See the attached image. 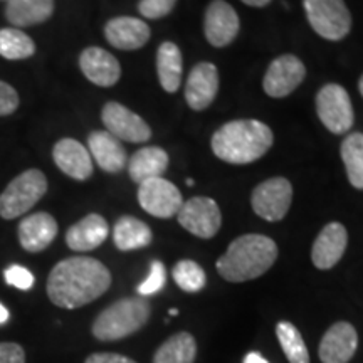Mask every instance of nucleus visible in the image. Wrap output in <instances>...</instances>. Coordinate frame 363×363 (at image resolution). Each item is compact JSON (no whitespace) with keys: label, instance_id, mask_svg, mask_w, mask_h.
Segmentation results:
<instances>
[{"label":"nucleus","instance_id":"obj_1","mask_svg":"<svg viewBox=\"0 0 363 363\" xmlns=\"http://www.w3.org/2000/svg\"><path fill=\"white\" fill-rule=\"evenodd\" d=\"M111 286V272L98 259L74 256L57 262L49 272L48 296L54 305L76 310L98 299Z\"/></svg>","mask_w":363,"mask_h":363},{"label":"nucleus","instance_id":"obj_2","mask_svg":"<svg viewBox=\"0 0 363 363\" xmlns=\"http://www.w3.org/2000/svg\"><path fill=\"white\" fill-rule=\"evenodd\" d=\"M274 135L257 120H234L222 125L212 136V152L219 160L246 165L259 160L272 147Z\"/></svg>","mask_w":363,"mask_h":363},{"label":"nucleus","instance_id":"obj_3","mask_svg":"<svg viewBox=\"0 0 363 363\" xmlns=\"http://www.w3.org/2000/svg\"><path fill=\"white\" fill-rule=\"evenodd\" d=\"M278 259V246L262 234L240 235L229 244L217 261V271L229 283H244L259 278Z\"/></svg>","mask_w":363,"mask_h":363},{"label":"nucleus","instance_id":"obj_4","mask_svg":"<svg viewBox=\"0 0 363 363\" xmlns=\"http://www.w3.org/2000/svg\"><path fill=\"white\" fill-rule=\"evenodd\" d=\"M150 313V303L142 296L118 299L99 313L91 330L99 342H116L142 330L147 325Z\"/></svg>","mask_w":363,"mask_h":363},{"label":"nucleus","instance_id":"obj_5","mask_svg":"<svg viewBox=\"0 0 363 363\" xmlns=\"http://www.w3.org/2000/svg\"><path fill=\"white\" fill-rule=\"evenodd\" d=\"M48 192V179L43 172L30 169L16 177L0 194V217L17 219L30 211Z\"/></svg>","mask_w":363,"mask_h":363},{"label":"nucleus","instance_id":"obj_6","mask_svg":"<svg viewBox=\"0 0 363 363\" xmlns=\"http://www.w3.org/2000/svg\"><path fill=\"white\" fill-rule=\"evenodd\" d=\"M308 22L318 35L342 40L352 30V13L343 0H303Z\"/></svg>","mask_w":363,"mask_h":363},{"label":"nucleus","instance_id":"obj_7","mask_svg":"<svg viewBox=\"0 0 363 363\" xmlns=\"http://www.w3.org/2000/svg\"><path fill=\"white\" fill-rule=\"evenodd\" d=\"M316 113L326 130L335 135L347 133L355 121L350 94L340 84H326L318 91Z\"/></svg>","mask_w":363,"mask_h":363},{"label":"nucleus","instance_id":"obj_8","mask_svg":"<svg viewBox=\"0 0 363 363\" xmlns=\"http://www.w3.org/2000/svg\"><path fill=\"white\" fill-rule=\"evenodd\" d=\"M291 182L288 179H283V177H274V179L264 180L254 189L251 195L252 211L261 219L269 222H278L284 219L289 207H291Z\"/></svg>","mask_w":363,"mask_h":363},{"label":"nucleus","instance_id":"obj_9","mask_svg":"<svg viewBox=\"0 0 363 363\" xmlns=\"http://www.w3.org/2000/svg\"><path fill=\"white\" fill-rule=\"evenodd\" d=\"M138 202L145 212L158 219H170L177 216L184 203L180 190L163 177L145 180L140 184Z\"/></svg>","mask_w":363,"mask_h":363},{"label":"nucleus","instance_id":"obj_10","mask_svg":"<svg viewBox=\"0 0 363 363\" xmlns=\"http://www.w3.org/2000/svg\"><path fill=\"white\" fill-rule=\"evenodd\" d=\"M179 224L201 239H211L219 233L222 224L220 208L211 197H192L182 203Z\"/></svg>","mask_w":363,"mask_h":363},{"label":"nucleus","instance_id":"obj_11","mask_svg":"<svg viewBox=\"0 0 363 363\" xmlns=\"http://www.w3.org/2000/svg\"><path fill=\"white\" fill-rule=\"evenodd\" d=\"M103 125L108 133L121 142L143 143L152 138V130L142 116H138L121 103L110 101L103 106L101 111Z\"/></svg>","mask_w":363,"mask_h":363},{"label":"nucleus","instance_id":"obj_12","mask_svg":"<svg viewBox=\"0 0 363 363\" xmlns=\"http://www.w3.org/2000/svg\"><path fill=\"white\" fill-rule=\"evenodd\" d=\"M306 67L303 61L293 54H284L271 62L267 67L262 88L271 98H286L303 83Z\"/></svg>","mask_w":363,"mask_h":363},{"label":"nucleus","instance_id":"obj_13","mask_svg":"<svg viewBox=\"0 0 363 363\" xmlns=\"http://www.w3.org/2000/svg\"><path fill=\"white\" fill-rule=\"evenodd\" d=\"M239 16L225 0H212L203 17V34L214 48H225L239 34Z\"/></svg>","mask_w":363,"mask_h":363},{"label":"nucleus","instance_id":"obj_14","mask_svg":"<svg viewBox=\"0 0 363 363\" xmlns=\"http://www.w3.org/2000/svg\"><path fill=\"white\" fill-rule=\"evenodd\" d=\"M219 91V71L212 62H199L190 71L185 84V99L195 111H202L214 103Z\"/></svg>","mask_w":363,"mask_h":363},{"label":"nucleus","instance_id":"obj_15","mask_svg":"<svg viewBox=\"0 0 363 363\" xmlns=\"http://www.w3.org/2000/svg\"><path fill=\"white\" fill-rule=\"evenodd\" d=\"M358 335L355 326L348 321H338L321 338L320 360L323 363H348L355 355Z\"/></svg>","mask_w":363,"mask_h":363},{"label":"nucleus","instance_id":"obj_16","mask_svg":"<svg viewBox=\"0 0 363 363\" xmlns=\"http://www.w3.org/2000/svg\"><path fill=\"white\" fill-rule=\"evenodd\" d=\"M348 233L340 222H330L318 234L311 247V261L318 269L326 271L335 267L347 251Z\"/></svg>","mask_w":363,"mask_h":363},{"label":"nucleus","instance_id":"obj_17","mask_svg":"<svg viewBox=\"0 0 363 363\" xmlns=\"http://www.w3.org/2000/svg\"><path fill=\"white\" fill-rule=\"evenodd\" d=\"M52 158L62 174L74 180H88L93 175V158L78 140L62 138L54 145Z\"/></svg>","mask_w":363,"mask_h":363},{"label":"nucleus","instance_id":"obj_18","mask_svg":"<svg viewBox=\"0 0 363 363\" xmlns=\"http://www.w3.org/2000/svg\"><path fill=\"white\" fill-rule=\"evenodd\" d=\"M79 67L91 83L110 88L121 76V66L111 52L101 48H86L79 56Z\"/></svg>","mask_w":363,"mask_h":363},{"label":"nucleus","instance_id":"obj_19","mask_svg":"<svg viewBox=\"0 0 363 363\" xmlns=\"http://www.w3.org/2000/svg\"><path fill=\"white\" fill-rule=\"evenodd\" d=\"M104 38L113 48L121 51H135L148 43L150 27L147 22L135 17H115L104 26Z\"/></svg>","mask_w":363,"mask_h":363},{"label":"nucleus","instance_id":"obj_20","mask_svg":"<svg viewBox=\"0 0 363 363\" xmlns=\"http://www.w3.org/2000/svg\"><path fill=\"white\" fill-rule=\"evenodd\" d=\"M88 152L99 169L108 174H118L128 163L123 145L108 131H93L88 136Z\"/></svg>","mask_w":363,"mask_h":363},{"label":"nucleus","instance_id":"obj_21","mask_svg":"<svg viewBox=\"0 0 363 363\" xmlns=\"http://www.w3.org/2000/svg\"><path fill=\"white\" fill-rule=\"evenodd\" d=\"M57 235V222L48 212L27 216L19 224V242L27 252H40Z\"/></svg>","mask_w":363,"mask_h":363},{"label":"nucleus","instance_id":"obj_22","mask_svg":"<svg viewBox=\"0 0 363 363\" xmlns=\"http://www.w3.org/2000/svg\"><path fill=\"white\" fill-rule=\"evenodd\" d=\"M110 234V227L103 216L89 214L71 225L66 233V244L72 251L86 252L101 246Z\"/></svg>","mask_w":363,"mask_h":363},{"label":"nucleus","instance_id":"obj_23","mask_svg":"<svg viewBox=\"0 0 363 363\" xmlns=\"http://www.w3.org/2000/svg\"><path fill=\"white\" fill-rule=\"evenodd\" d=\"M169 167V153L160 147H145L128 160V172L135 184L162 177Z\"/></svg>","mask_w":363,"mask_h":363},{"label":"nucleus","instance_id":"obj_24","mask_svg":"<svg viewBox=\"0 0 363 363\" xmlns=\"http://www.w3.org/2000/svg\"><path fill=\"white\" fill-rule=\"evenodd\" d=\"M54 13V0H9L6 17L13 27L43 24Z\"/></svg>","mask_w":363,"mask_h":363},{"label":"nucleus","instance_id":"obj_25","mask_svg":"<svg viewBox=\"0 0 363 363\" xmlns=\"http://www.w3.org/2000/svg\"><path fill=\"white\" fill-rule=\"evenodd\" d=\"M152 229L143 220L131 216H123L116 220L113 229V240L120 251H136L152 244Z\"/></svg>","mask_w":363,"mask_h":363},{"label":"nucleus","instance_id":"obj_26","mask_svg":"<svg viewBox=\"0 0 363 363\" xmlns=\"http://www.w3.org/2000/svg\"><path fill=\"white\" fill-rule=\"evenodd\" d=\"M182 52L174 43L160 44L157 52V72L162 88L167 93H175L182 83Z\"/></svg>","mask_w":363,"mask_h":363},{"label":"nucleus","instance_id":"obj_27","mask_svg":"<svg viewBox=\"0 0 363 363\" xmlns=\"http://www.w3.org/2000/svg\"><path fill=\"white\" fill-rule=\"evenodd\" d=\"M197 355V343L192 335L182 331L170 337L158 348L153 363H194Z\"/></svg>","mask_w":363,"mask_h":363},{"label":"nucleus","instance_id":"obj_28","mask_svg":"<svg viewBox=\"0 0 363 363\" xmlns=\"http://www.w3.org/2000/svg\"><path fill=\"white\" fill-rule=\"evenodd\" d=\"M342 160L353 187L363 190V133H350L343 140Z\"/></svg>","mask_w":363,"mask_h":363},{"label":"nucleus","instance_id":"obj_29","mask_svg":"<svg viewBox=\"0 0 363 363\" xmlns=\"http://www.w3.org/2000/svg\"><path fill=\"white\" fill-rule=\"evenodd\" d=\"M35 44L26 33L16 27L0 29V56L9 61H21L34 56Z\"/></svg>","mask_w":363,"mask_h":363},{"label":"nucleus","instance_id":"obj_30","mask_svg":"<svg viewBox=\"0 0 363 363\" xmlns=\"http://www.w3.org/2000/svg\"><path fill=\"white\" fill-rule=\"evenodd\" d=\"M276 335L289 363H310L306 343L296 326L289 321H281L276 326Z\"/></svg>","mask_w":363,"mask_h":363},{"label":"nucleus","instance_id":"obj_31","mask_svg":"<svg viewBox=\"0 0 363 363\" xmlns=\"http://www.w3.org/2000/svg\"><path fill=\"white\" fill-rule=\"evenodd\" d=\"M172 274H174L175 284L185 293H199L206 288V271H203L201 264H197L195 261H179L174 266Z\"/></svg>","mask_w":363,"mask_h":363},{"label":"nucleus","instance_id":"obj_32","mask_svg":"<svg viewBox=\"0 0 363 363\" xmlns=\"http://www.w3.org/2000/svg\"><path fill=\"white\" fill-rule=\"evenodd\" d=\"M165 283H167L165 266H163L160 261H153L152 266H150V272H148L147 279H145L143 283L138 286V289H136V291H138V294L142 298L152 296V294H157L158 291H162Z\"/></svg>","mask_w":363,"mask_h":363},{"label":"nucleus","instance_id":"obj_33","mask_svg":"<svg viewBox=\"0 0 363 363\" xmlns=\"http://www.w3.org/2000/svg\"><path fill=\"white\" fill-rule=\"evenodd\" d=\"M177 0H140L138 12L145 19H162L174 11Z\"/></svg>","mask_w":363,"mask_h":363},{"label":"nucleus","instance_id":"obj_34","mask_svg":"<svg viewBox=\"0 0 363 363\" xmlns=\"http://www.w3.org/2000/svg\"><path fill=\"white\" fill-rule=\"evenodd\" d=\"M4 278H6L7 284L13 286V288L22 289V291H27L34 286V276L33 272L22 266H9L6 272H4Z\"/></svg>","mask_w":363,"mask_h":363},{"label":"nucleus","instance_id":"obj_35","mask_svg":"<svg viewBox=\"0 0 363 363\" xmlns=\"http://www.w3.org/2000/svg\"><path fill=\"white\" fill-rule=\"evenodd\" d=\"M19 108V94L11 84L0 81V116L12 115Z\"/></svg>","mask_w":363,"mask_h":363},{"label":"nucleus","instance_id":"obj_36","mask_svg":"<svg viewBox=\"0 0 363 363\" xmlns=\"http://www.w3.org/2000/svg\"><path fill=\"white\" fill-rule=\"evenodd\" d=\"M0 363H26V352L17 343H0Z\"/></svg>","mask_w":363,"mask_h":363},{"label":"nucleus","instance_id":"obj_37","mask_svg":"<svg viewBox=\"0 0 363 363\" xmlns=\"http://www.w3.org/2000/svg\"><path fill=\"white\" fill-rule=\"evenodd\" d=\"M84 363H136L128 357L118 355V353H93L86 358Z\"/></svg>","mask_w":363,"mask_h":363},{"label":"nucleus","instance_id":"obj_38","mask_svg":"<svg viewBox=\"0 0 363 363\" xmlns=\"http://www.w3.org/2000/svg\"><path fill=\"white\" fill-rule=\"evenodd\" d=\"M244 363H269V362H267L266 358L261 355V353L251 352V353H247L246 358H244Z\"/></svg>","mask_w":363,"mask_h":363},{"label":"nucleus","instance_id":"obj_39","mask_svg":"<svg viewBox=\"0 0 363 363\" xmlns=\"http://www.w3.org/2000/svg\"><path fill=\"white\" fill-rule=\"evenodd\" d=\"M240 2H244L249 7H266L271 0H240Z\"/></svg>","mask_w":363,"mask_h":363},{"label":"nucleus","instance_id":"obj_40","mask_svg":"<svg viewBox=\"0 0 363 363\" xmlns=\"http://www.w3.org/2000/svg\"><path fill=\"white\" fill-rule=\"evenodd\" d=\"M7 320H9V310L2 305V303H0V325L7 323Z\"/></svg>","mask_w":363,"mask_h":363},{"label":"nucleus","instance_id":"obj_41","mask_svg":"<svg viewBox=\"0 0 363 363\" xmlns=\"http://www.w3.org/2000/svg\"><path fill=\"white\" fill-rule=\"evenodd\" d=\"M358 89H360V94L363 96V76L360 78V81H358Z\"/></svg>","mask_w":363,"mask_h":363},{"label":"nucleus","instance_id":"obj_42","mask_svg":"<svg viewBox=\"0 0 363 363\" xmlns=\"http://www.w3.org/2000/svg\"><path fill=\"white\" fill-rule=\"evenodd\" d=\"M175 315H179V311H177V310H170V316H175Z\"/></svg>","mask_w":363,"mask_h":363},{"label":"nucleus","instance_id":"obj_43","mask_svg":"<svg viewBox=\"0 0 363 363\" xmlns=\"http://www.w3.org/2000/svg\"><path fill=\"white\" fill-rule=\"evenodd\" d=\"M2 2H9V0H2Z\"/></svg>","mask_w":363,"mask_h":363}]
</instances>
